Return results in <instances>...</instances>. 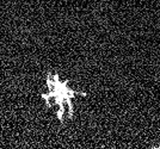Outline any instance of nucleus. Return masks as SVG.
Wrapping results in <instances>:
<instances>
[{"instance_id":"obj_1","label":"nucleus","mask_w":160,"mask_h":149,"mask_svg":"<svg viewBox=\"0 0 160 149\" xmlns=\"http://www.w3.org/2000/svg\"><path fill=\"white\" fill-rule=\"evenodd\" d=\"M47 93H42L41 97L46 102L48 108L58 106L56 117L61 123L65 122L67 118H73L74 115V105L73 99L77 95H86V92L74 91L73 88L68 86V80H61L58 73L52 74L50 72L47 74Z\"/></svg>"},{"instance_id":"obj_2","label":"nucleus","mask_w":160,"mask_h":149,"mask_svg":"<svg viewBox=\"0 0 160 149\" xmlns=\"http://www.w3.org/2000/svg\"><path fill=\"white\" fill-rule=\"evenodd\" d=\"M154 148H159V149H160V144L158 146V147H154Z\"/></svg>"}]
</instances>
